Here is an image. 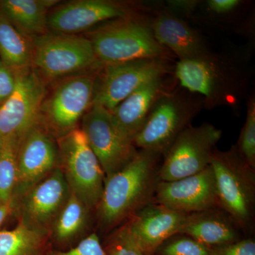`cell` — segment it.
Returning a JSON list of instances; mask_svg holds the SVG:
<instances>
[{
  "instance_id": "24",
  "label": "cell",
  "mask_w": 255,
  "mask_h": 255,
  "mask_svg": "<svg viewBox=\"0 0 255 255\" xmlns=\"http://www.w3.org/2000/svg\"><path fill=\"white\" fill-rule=\"evenodd\" d=\"M51 249L48 233L21 223L13 229L0 231V255H48Z\"/></svg>"
},
{
  "instance_id": "7",
  "label": "cell",
  "mask_w": 255,
  "mask_h": 255,
  "mask_svg": "<svg viewBox=\"0 0 255 255\" xmlns=\"http://www.w3.org/2000/svg\"><path fill=\"white\" fill-rule=\"evenodd\" d=\"M98 72L62 79L50 85V91L47 90L39 121L56 140L79 128L82 117L92 105Z\"/></svg>"
},
{
  "instance_id": "14",
  "label": "cell",
  "mask_w": 255,
  "mask_h": 255,
  "mask_svg": "<svg viewBox=\"0 0 255 255\" xmlns=\"http://www.w3.org/2000/svg\"><path fill=\"white\" fill-rule=\"evenodd\" d=\"M59 167L42 179L14 204L13 216L26 227L48 233L70 196Z\"/></svg>"
},
{
  "instance_id": "26",
  "label": "cell",
  "mask_w": 255,
  "mask_h": 255,
  "mask_svg": "<svg viewBox=\"0 0 255 255\" xmlns=\"http://www.w3.org/2000/svg\"><path fill=\"white\" fill-rule=\"evenodd\" d=\"M18 142L6 140L0 145V204L12 199L17 174Z\"/></svg>"
},
{
  "instance_id": "31",
  "label": "cell",
  "mask_w": 255,
  "mask_h": 255,
  "mask_svg": "<svg viewBox=\"0 0 255 255\" xmlns=\"http://www.w3.org/2000/svg\"><path fill=\"white\" fill-rule=\"evenodd\" d=\"M199 4L200 0H168L163 3L162 8L182 19H194Z\"/></svg>"
},
{
  "instance_id": "2",
  "label": "cell",
  "mask_w": 255,
  "mask_h": 255,
  "mask_svg": "<svg viewBox=\"0 0 255 255\" xmlns=\"http://www.w3.org/2000/svg\"><path fill=\"white\" fill-rule=\"evenodd\" d=\"M162 155L138 150L124 168L106 177L103 192L95 210V232H113L129 218L152 202L160 182Z\"/></svg>"
},
{
  "instance_id": "4",
  "label": "cell",
  "mask_w": 255,
  "mask_h": 255,
  "mask_svg": "<svg viewBox=\"0 0 255 255\" xmlns=\"http://www.w3.org/2000/svg\"><path fill=\"white\" fill-rule=\"evenodd\" d=\"M204 109V99L184 87L169 88L162 94L149 112L133 143L137 150L163 155L176 137Z\"/></svg>"
},
{
  "instance_id": "25",
  "label": "cell",
  "mask_w": 255,
  "mask_h": 255,
  "mask_svg": "<svg viewBox=\"0 0 255 255\" xmlns=\"http://www.w3.org/2000/svg\"><path fill=\"white\" fill-rule=\"evenodd\" d=\"M248 1L243 0L200 1L194 18L219 26L233 23L246 11Z\"/></svg>"
},
{
  "instance_id": "3",
  "label": "cell",
  "mask_w": 255,
  "mask_h": 255,
  "mask_svg": "<svg viewBox=\"0 0 255 255\" xmlns=\"http://www.w3.org/2000/svg\"><path fill=\"white\" fill-rule=\"evenodd\" d=\"M149 16L112 20L85 33L99 61L107 65L146 58L170 60L172 53L151 31Z\"/></svg>"
},
{
  "instance_id": "11",
  "label": "cell",
  "mask_w": 255,
  "mask_h": 255,
  "mask_svg": "<svg viewBox=\"0 0 255 255\" xmlns=\"http://www.w3.org/2000/svg\"><path fill=\"white\" fill-rule=\"evenodd\" d=\"M221 136L222 130L207 122L184 129L162 155L160 181L177 180L207 168Z\"/></svg>"
},
{
  "instance_id": "33",
  "label": "cell",
  "mask_w": 255,
  "mask_h": 255,
  "mask_svg": "<svg viewBox=\"0 0 255 255\" xmlns=\"http://www.w3.org/2000/svg\"><path fill=\"white\" fill-rule=\"evenodd\" d=\"M16 85V73L0 60V107L12 95Z\"/></svg>"
},
{
  "instance_id": "9",
  "label": "cell",
  "mask_w": 255,
  "mask_h": 255,
  "mask_svg": "<svg viewBox=\"0 0 255 255\" xmlns=\"http://www.w3.org/2000/svg\"><path fill=\"white\" fill-rule=\"evenodd\" d=\"M155 6L145 3L113 0H75L49 11L48 31L79 35L105 21L119 18L148 16Z\"/></svg>"
},
{
  "instance_id": "27",
  "label": "cell",
  "mask_w": 255,
  "mask_h": 255,
  "mask_svg": "<svg viewBox=\"0 0 255 255\" xmlns=\"http://www.w3.org/2000/svg\"><path fill=\"white\" fill-rule=\"evenodd\" d=\"M236 147L242 157L255 169V97L251 94L247 103L246 122L242 128Z\"/></svg>"
},
{
  "instance_id": "28",
  "label": "cell",
  "mask_w": 255,
  "mask_h": 255,
  "mask_svg": "<svg viewBox=\"0 0 255 255\" xmlns=\"http://www.w3.org/2000/svg\"><path fill=\"white\" fill-rule=\"evenodd\" d=\"M211 249L187 235L177 233L159 246L155 255H211Z\"/></svg>"
},
{
  "instance_id": "1",
  "label": "cell",
  "mask_w": 255,
  "mask_h": 255,
  "mask_svg": "<svg viewBox=\"0 0 255 255\" xmlns=\"http://www.w3.org/2000/svg\"><path fill=\"white\" fill-rule=\"evenodd\" d=\"M228 48L195 59L178 61L174 74L179 85L204 99V109L226 107L238 112L251 79V51Z\"/></svg>"
},
{
  "instance_id": "18",
  "label": "cell",
  "mask_w": 255,
  "mask_h": 255,
  "mask_svg": "<svg viewBox=\"0 0 255 255\" xmlns=\"http://www.w3.org/2000/svg\"><path fill=\"white\" fill-rule=\"evenodd\" d=\"M147 21L155 39L179 61L200 58L211 51L200 31L161 6L153 10Z\"/></svg>"
},
{
  "instance_id": "21",
  "label": "cell",
  "mask_w": 255,
  "mask_h": 255,
  "mask_svg": "<svg viewBox=\"0 0 255 255\" xmlns=\"http://www.w3.org/2000/svg\"><path fill=\"white\" fill-rule=\"evenodd\" d=\"M167 77H159L147 82L110 112L119 130L132 142L155 101L169 88Z\"/></svg>"
},
{
  "instance_id": "32",
  "label": "cell",
  "mask_w": 255,
  "mask_h": 255,
  "mask_svg": "<svg viewBox=\"0 0 255 255\" xmlns=\"http://www.w3.org/2000/svg\"><path fill=\"white\" fill-rule=\"evenodd\" d=\"M211 255H255V241L253 238H244L231 244L212 248Z\"/></svg>"
},
{
  "instance_id": "12",
  "label": "cell",
  "mask_w": 255,
  "mask_h": 255,
  "mask_svg": "<svg viewBox=\"0 0 255 255\" xmlns=\"http://www.w3.org/2000/svg\"><path fill=\"white\" fill-rule=\"evenodd\" d=\"M80 128L102 166L106 177L119 172L135 157L137 149L114 123L110 111L92 104Z\"/></svg>"
},
{
  "instance_id": "34",
  "label": "cell",
  "mask_w": 255,
  "mask_h": 255,
  "mask_svg": "<svg viewBox=\"0 0 255 255\" xmlns=\"http://www.w3.org/2000/svg\"><path fill=\"white\" fill-rule=\"evenodd\" d=\"M14 204L12 201L8 204H0V228L9 216H13Z\"/></svg>"
},
{
  "instance_id": "17",
  "label": "cell",
  "mask_w": 255,
  "mask_h": 255,
  "mask_svg": "<svg viewBox=\"0 0 255 255\" xmlns=\"http://www.w3.org/2000/svg\"><path fill=\"white\" fill-rule=\"evenodd\" d=\"M189 214L152 201L121 226L144 255H155L162 243L179 233Z\"/></svg>"
},
{
  "instance_id": "8",
  "label": "cell",
  "mask_w": 255,
  "mask_h": 255,
  "mask_svg": "<svg viewBox=\"0 0 255 255\" xmlns=\"http://www.w3.org/2000/svg\"><path fill=\"white\" fill-rule=\"evenodd\" d=\"M58 167L69 189L96 210L103 192L105 174L80 127L57 139Z\"/></svg>"
},
{
  "instance_id": "6",
  "label": "cell",
  "mask_w": 255,
  "mask_h": 255,
  "mask_svg": "<svg viewBox=\"0 0 255 255\" xmlns=\"http://www.w3.org/2000/svg\"><path fill=\"white\" fill-rule=\"evenodd\" d=\"M210 166L214 172L219 207L244 233L252 232L255 221V169L233 145L231 149H215Z\"/></svg>"
},
{
  "instance_id": "20",
  "label": "cell",
  "mask_w": 255,
  "mask_h": 255,
  "mask_svg": "<svg viewBox=\"0 0 255 255\" xmlns=\"http://www.w3.org/2000/svg\"><path fill=\"white\" fill-rule=\"evenodd\" d=\"M179 233L187 235L211 249L244 238V232L221 208L189 214Z\"/></svg>"
},
{
  "instance_id": "23",
  "label": "cell",
  "mask_w": 255,
  "mask_h": 255,
  "mask_svg": "<svg viewBox=\"0 0 255 255\" xmlns=\"http://www.w3.org/2000/svg\"><path fill=\"white\" fill-rule=\"evenodd\" d=\"M31 39L23 36L0 11V58L14 73L32 68Z\"/></svg>"
},
{
  "instance_id": "16",
  "label": "cell",
  "mask_w": 255,
  "mask_h": 255,
  "mask_svg": "<svg viewBox=\"0 0 255 255\" xmlns=\"http://www.w3.org/2000/svg\"><path fill=\"white\" fill-rule=\"evenodd\" d=\"M152 202L186 214L220 208L211 166L189 177L168 182L160 181Z\"/></svg>"
},
{
  "instance_id": "30",
  "label": "cell",
  "mask_w": 255,
  "mask_h": 255,
  "mask_svg": "<svg viewBox=\"0 0 255 255\" xmlns=\"http://www.w3.org/2000/svg\"><path fill=\"white\" fill-rule=\"evenodd\" d=\"M48 255H107V253L102 246L100 236L94 232L75 248L66 251L51 249Z\"/></svg>"
},
{
  "instance_id": "15",
  "label": "cell",
  "mask_w": 255,
  "mask_h": 255,
  "mask_svg": "<svg viewBox=\"0 0 255 255\" xmlns=\"http://www.w3.org/2000/svg\"><path fill=\"white\" fill-rule=\"evenodd\" d=\"M16 163L17 174L13 201L19 199L58 167L57 140L40 121L18 141Z\"/></svg>"
},
{
  "instance_id": "22",
  "label": "cell",
  "mask_w": 255,
  "mask_h": 255,
  "mask_svg": "<svg viewBox=\"0 0 255 255\" xmlns=\"http://www.w3.org/2000/svg\"><path fill=\"white\" fill-rule=\"evenodd\" d=\"M57 0H1L0 11L23 36L31 38L48 33V15Z\"/></svg>"
},
{
  "instance_id": "29",
  "label": "cell",
  "mask_w": 255,
  "mask_h": 255,
  "mask_svg": "<svg viewBox=\"0 0 255 255\" xmlns=\"http://www.w3.org/2000/svg\"><path fill=\"white\" fill-rule=\"evenodd\" d=\"M102 244L107 255H144L122 226L105 236Z\"/></svg>"
},
{
  "instance_id": "19",
  "label": "cell",
  "mask_w": 255,
  "mask_h": 255,
  "mask_svg": "<svg viewBox=\"0 0 255 255\" xmlns=\"http://www.w3.org/2000/svg\"><path fill=\"white\" fill-rule=\"evenodd\" d=\"M95 232V211L74 193L55 219L48 231L52 249L66 251Z\"/></svg>"
},
{
  "instance_id": "10",
  "label": "cell",
  "mask_w": 255,
  "mask_h": 255,
  "mask_svg": "<svg viewBox=\"0 0 255 255\" xmlns=\"http://www.w3.org/2000/svg\"><path fill=\"white\" fill-rule=\"evenodd\" d=\"M169 61L146 58L103 65L96 76L92 104L112 112L147 82L172 73Z\"/></svg>"
},
{
  "instance_id": "5",
  "label": "cell",
  "mask_w": 255,
  "mask_h": 255,
  "mask_svg": "<svg viewBox=\"0 0 255 255\" xmlns=\"http://www.w3.org/2000/svg\"><path fill=\"white\" fill-rule=\"evenodd\" d=\"M31 43L32 68L47 85L74 75L97 73L103 67L85 36L48 32L31 38Z\"/></svg>"
},
{
  "instance_id": "13",
  "label": "cell",
  "mask_w": 255,
  "mask_h": 255,
  "mask_svg": "<svg viewBox=\"0 0 255 255\" xmlns=\"http://www.w3.org/2000/svg\"><path fill=\"white\" fill-rule=\"evenodd\" d=\"M16 74V85L11 97L0 107V145L6 140L19 141L39 122L40 110L48 85L33 70Z\"/></svg>"
}]
</instances>
